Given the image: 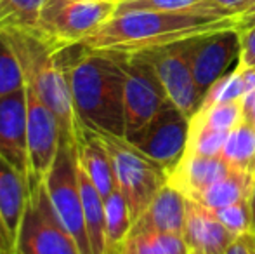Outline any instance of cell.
<instances>
[{"label": "cell", "mask_w": 255, "mask_h": 254, "mask_svg": "<svg viewBox=\"0 0 255 254\" xmlns=\"http://www.w3.org/2000/svg\"><path fill=\"white\" fill-rule=\"evenodd\" d=\"M80 126L125 138L124 54L75 44L61 49Z\"/></svg>", "instance_id": "cell-1"}, {"label": "cell", "mask_w": 255, "mask_h": 254, "mask_svg": "<svg viewBox=\"0 0 255 254\" xmlns=\"http://www.w3.org/2000/svg\"><path fill=\"white\" fill-rule=\"evenodd\" d=\"M233 26L236 17L128 10L115 14L80 44L91 51L135 54Z\"/></svg>", "instance_id": "cell-2"}, {"label": "cell", "mask_w": 255, "mask_h": 254, "mask_svg": "<svg viewBox=\"0 0 255 254\" xmlns=\"http://www.w3.org/2000/svg\"><path fill=\"white\" fill-rule=\"evenodd\" d=\"M16 51L23 68L26 87L31 89L44 105L56 115L63 136L78 143L82 126L73 106L70 78L61 49L37 33L28 31H0Z\"/></svg>", "instance_id": "cell-3"}, {"label": "cell", "mask_w": 255, "mask_h": 254, "mask_svg": "<svg viewBox=\"0 0 255 254\" xmlns=\"http://www.w3.org/2000/svg\"><path fill=\"white\" fill-rule=\"evenodd\" d=\"M113 162L117 188L127 200L132 221H135L151 204L158 192L168 183V171L125 138L101 134Z\"/></svg>", "instance_id": "cell-4"}, {"label": "cell", "mask_w": 255, "mask_h": 254, "mask_svg": "<svg viewBox=\"0 0 255 254\" xmlns=\"http://www.w3.org/2000/svg\"><path fill=\"white\" fill-rule=\"evenodd\" d=\"M44 187L57 220L75 239L80 253L92 254L78 185V143L64 136L61 138L59 152Z\"/></svg>", "instance_id": "cell-5"}, {"label": "cell", "mask_w": 255, "mask_h": 254, "mask_svg": "<svg viewBox=\"0 0 255 254\" xmlns=\"http://www.w3.org/2000/svg\"><path fill=\"white\" fill-rule=\"evenodd\" d=\"M117 3L118 2L45 0L35 33L51 42L57 49L80 44L115 16Z\"/></svg>", "instance_id": "cell-6"}, {"label": "cell", "mask_w": 255, "mask_h": 254, "mask_svg": "<svg viewBox=\"0 0 255 254\" xmlns=\"http://www.w3.org/2000/svg\"><path fill=\"white\" fill-rule=\"evenodd\" d=\"M12 254H82L71 234L57 220L44 185L31 190Z\"/></svg>", "instance_id": "cell-7"}, {"label": "cell", "mask_w": 255, "mask_h": 254, "mask_svg": "<svg viewBox=\"0 0 255 254\" xmlns=\"http://www.w3.org/2000/svg\"><path fill=\"white\" fill-rule=\"evenodd\" d=\"M125 64V138L139 131L172 103L156 70L141 52L124 54Z\"/></svg>", "instance_id": "cell-8"}, {"label": "cell", "mask_w": 255, "mask_h": 254, "mask_svg": "<svg viewBox=\"0 0 255 254\" xmlns=\"http://www.w3.org/2000/svg\"><path fill=\"white\" fill-rule=\"evenodd\" d=\"M193 38L141 52L151 61L172 103L189 119L198 112L203 101V96L196 87L195 77H193Z\"/></svg>", "instance_id": "cell-9"}, {"label": "cell", "mask_w": 255, "mask_h": 254, "mask_svg": "<svg viewBox=\"0 0 255 254\" xmlns=\"http://www.w3.org/2000/svg\"><path fill=\"white\" fill-rule=\"evenodd\" d=\"M189 126L191 119L186 117L174 103H170L146 126L128 134L125 139L170 173L186 153Z\"/></svg>", "instance_id": "cell-10"}, {"label": "cell", "mask_w": 255, "mask_h": 254, "mask_svg": "<svg viewBox=\"0 0 255 254\" xmlns=\"http://www.w3.org/2000/svg\"><path fill=\"white\" fill-rule=\"evenodd\" d=\"M28 98V185L30 192L44 185L61 146L63 131L56 115L31 89Z\"/></svg>", "instance_id": "cell-11"}, {"label": "cell", "mask_w": 255, "mask_h": 254, "mask_svg": "<svg viewBox=\"0 0 255 254\" xmlns=\"http://www.w3.org/2000/svg\"><path fill=\"white\" fill-rule=\"evenodd\" d=\"M240 52H242V40L236 26L193 38V77L203 98L215 82L231 71L233 63L240 61Z\"/></svg>", "instance_id": "cell-12"}, {"label": "cell", "mask_w": 255, "mask_h": 254, "mask_svg": "<svg viewBox=\"0 0 255 254\" xmlns=\"http://www.w3.org/2000/svg\"><path fill=\"white\" fill-rule=\"evenodd\" d=\"M28 98L21 91L0 98V157L28 180Z\"/></svg>", "instance_id": "cell-13"}, {"label": "cell", "mask_w": 255, "mask_h": 254, "mask_svg": "<svg viewBox=\"0 0 255 254\" xmlns=\"http://www.w3.org/2000/svg\"><path fill=\"white\" fill-rule=\"evenodd\" d=\"M182 237L191 253L200 254H224L238 239L212 214L210 209L189 199Z\"/></svg>", "instance_id": "cell-14"}, {"label": "cell", "mask_w": 255, "mask_h": 254, "mask_svg": "<svg viewBox=\"0 0 255 254\" xmlns=\"http://www.w3.org/2000/svg\"><path fill=\"white\" fill-rule=\"evenodd\" d=\"M186 213H188V197L167 183L154 195L144 213L132 223V230L128 235L146 234V232L182 235Z\"/></svg>", "instance_id": "cell-15"}, {"label": "cell", "mask_w": 255, "mask_h": 254, "mask_svg": "<svg viewBox=\"0 0 255 254\" xmlns=\"http://www.w3.org/2000/svg\"><path fill=\"white\" fill-rule=\"evenodd\" d=\"M231 167L222 157H205L184 153L179 164L168 173V185L175 187L188 199L195 200L205 190L229 174Z\"/></svg>", "instance_id": "cell-16"}, {"label": "cell", "mask_w": 255, "mask_h": 254, "mask_svg": "<svg viewBox=\"0 0 255 254\" xmlns=\"http://www.w3.org/2000/svg\"><path fill=\"white\" fill-rule=\"evenodd\" d=\"M30 195L31 192L26 176L9 160L0 157V220L9 234L12 248Z\"/></svg>", "instance_id": "cell-17"}, {"label": "cell", "mask_w": 255, "mask_h": 254, "mask_svg": "<svg viewBox=\"0 0 255 254\" xmlns=\"http://www.w3.org/2000/svg\"><path fill=\"white\" fill-rule=\"evenodd\" d=\"M78 162L104 199L117 190L113 162L103 138L84 126L78 138Z\"/></svg>", "instance_id": "cell-18"}, {"label": "cell", "mask_w": 255, "mask_h": 254, "mask_svg": "<svg viewBox=\"0 0 255 254\" xmlns=\"http://www.w3.org/2000/svg\"><path fill=\"white\" fill-rule=\"evenodd\" d=\"M78 185H80L82 206H84L87 235L92 254H106V214H104V197L99 193L91 178L85 174L78 162Z\"/></svg>", "instance_id": "cell-19"}, {"label": "cell", "mask_w": 255, "mask_h": 254, "mask_svg": "<svg viewBox=\"0 0 255 254\" xmlns=\"http://www.w3.org/2000/svg\"><path fill=\"white\" fill-rule=\"evenodd\" d=\"M252 187H254L252 174H245V173H240V171L231 169L229 174H226L222 180H219L208 190H205L202 195L196 197L195 202L202 204L203 207L214 211L219 209V207L229 206V204L250 200Z\"/></svg>", "instance_id": "cell-20"}, {"label": "cell", "mask_w": 255, "mask_h": 254, "mask_svg": "<svg viewBox=\"0 0 255 254\" xmlns=\"http://www.w3.org/2000/svg\"><path fill=\"white\" fill-rule=\"evenodd\" d=\"M221 157L233 171L255 176V127L242 120L229 132Z\"/></svg>", "instance_id": "cell-21"}, {"label": "cell", "mask_w": 255, "mask_h": 254, "mask_svg": "<svg viewBox=\"0 0 255 254\" xmlns=\"http://www.w3.org/2000/svg\"><path fill=\"white\" fill-rule=\"evenodd\" d=\"M128 10H156V12H179V14L231 17L214 0H120L117 3L115 14L128 12Z\"/></svg>", "instance_id": "cell-22"}, {"label": "cell", "mask_w": 255, "mask_h": 254, "mask_svg": "<svg viewBox=\"0 0 255 254\" xmlns=\"http://www.w3.org/2000/svg\"><path fill=\"white\" fill-rule=\"evenodd\" d=\"M104 214H106V254H120L134 221L127 200L118 188L104 199Z\"/></svg>", "instance_id": "cell-23"}, {"label": "cell", "mask_w": 255, "mask_h": 254, "mask_svg": "<svg viewBox=\"0 0 255 254\" xmlns=\"http://www.w3.org/2000/svg\"><path fill=\"white\" fill-rule=\"evenodd\" d=\"M191 249L179 234L146 232L128 235L120 254H189Z\"/></svg>", "instance_id": "cell-24"}, {"label": "cell", "mask_w": 255, "mask_h": 254, "mask_svg": "<svg viewBox=\"0 0 255 254\" xmlns=\"http://www.w3.org/2000/svg\"><path fill=\"white\" fill-rule=\"evenodd\" d=\"M45 0H0V31H37Z\"/></svg>", "instance_id": "cell-25"}, {"label": "cell", "mask_w": 255, "mask_h": 254, "mask_svg": "<svg viewBox=\"0 0 255 254\" xmlns=\"http://www.w3.org/2000/svg\"><path fill=\"white\" fill-rule=\"evenodd\" d=\"M191 120H196L203 126L215 129V131L231 132L243 120V101L203 106L191 117Z\"/></svg>", "instance_id": "cell-26"}, {"label": "cell", "mask_w": 255, "mask_h": 254, "mask_svg": "<svg viewBox=\"0 0 255 254\" xmlns=\"http://www.w3.org/2000/svg\"><path fill=\"white\" fill-rule=\"evenodd\" d=\"M228 136V131H215V129L203 126V124L196 122V120H191L186 153L205 157H221Z\"/></svg>", "instance_id": "cell-27"}, {"label": "cell", "mask_w": 255, "mask_h": 254, "mask_svg": "<svg viewBox=\"0 0 255 254\" xmlns=\"http://www.w3.org/2000/svg\"><path fill=\"white\" fill-rule=\"evenodd\" d=\"M24 85L26 82H24L19 58L5 35L0 33V98L21 91L24 89Z\"/></svg>", "instance_id": "cell-28"}, {"label": "cell", "mask_w": 255, "mask_h": 254, "mask_svg": "<svg viewBox=\"0 0 255 254\" xmlns=\"http://www.w3.org/2000/svg\"><path fill=\"white\" fill-rule=\"evenodd\" d=\"M247 96L245 85H243L242 75H240L238 68L231 70L228 75L217 80L208 92L205 94L202 106H210V105H219V103H233V101H243V98Z\"/></svg>", "instance_id": "cell-29"}, {"label": "cell", "mask_w": 255, "mask_h": 254, "mask_svg": "<svg viewBox=\"0 0 255 254\" xmlns=\"http://www.w3.org/2000/svg\"><path fill=\"white\" fill-rule=\"evenodd\" d=\"M212 214H214L229 232H233L236 237H242V235L252 232V211H250L249 200L219 207V209L212 211Z\"/></svg>", "instance_id": "cell-30"}, {"label": "cell", "mask_w": 255, "mask_h": 254, "mask_svg": "<svg viewBox=\"0 0 255 254\" xmlns=\"http://www.w3.org/2000/svg\"><path fill=\"white\" fill-rule=\"evenodd\" d=\"M240 40H242V52H240L238 66H255V26L240 31Z\"/></svg>", "instance_id": "cell-31"}, {"label": "cell", "mask_w": 255, "mask_h": 254, "mask_svg": "<svg viewBox=\"0 0 255 254\" xmlns=\"http://www.w3.org/2000/svg\"><path fill=\"white\" fill-rule=\"evenodd\" d=\"M228 16L238 17L240 14H243L250 7L252 0H214Z\"/></svg>", "instance_id": "cell-32"}, {"label": "cell", "mask_w": 255, "mask_h": 254, "mask_svg": "<svg viewBox=\"0 0 255 254\" xmlns=\"http://www.w3.org/2000/svg\"><path fill=\"white\" fill-rule=\"evenodd\" d=\"M254 26H255V0H252V3H250V7L245 12L236 17V30L238 31H245Z\"/></svg>", "instance_id": "cell-33"}, {"label": "cell", "mask_w": 255, "mask_h": 254, "mask_svg": "<svg viewBox=\"0 0 255 254\" xmlns=\"http://www.w3.org/2000/svg\"><path fill=\"white\" fill-rule=\"evenodd\" d=\"M243 120L255 127V92H250L243 98Z\"/></svg>", "instance_id": "cell-34"}, {"label": "cell", "mask_w": 255, "mask_h": 254, "mask_svg": "<svg viewBox=\"0 0 255 254\" xmlns=\"http://www.w3.org/2000/svg\"><path fill=\"white\" fill-rule=\"evenodd\" d=\"M236 68H238L240 75H242V80H243V85H245L247 94L255 92V66L242 68V66H238V64H236Z\"/></svg>", "instance_id": "cell-35"}, {"label": "cell", "mask_w": 255, "mask_h": 254, "mask_svg": "<svg viewBox=\"0 0 255 254\" xmlns=\"http://www.w3.org/2000/svg\"><path fill=\"white\" fill-rule=\"evenodd\" d=\"M224 254H252V253H250V248H249V244H247L245 237L242 235V237H238L231 246H229L228 251Z\"/></svg>", "instance_id": "cell-36"}, {"label": "cell", "mask_w": 255, "mask_h": 254, "mask_svg": "<svg viewBox=\"0 0 255 254\" xmlns=\"http://www.w3.org/2000/svg\"><path fill=\"white\" fill-rule=\"evenodd\" d=\"M0 249H2L5 254H12L14 248H12V242H10V237L7 234L5 227H3L2 220H0Z\"/></svg>", "instance_id": "cell-37"}, {"label": "cell", "mask_w": 255, "mask_h": 254, "mask_svg": "<svg viewBox=\"0 0 255 254\" xmlns=\"http://www.w3.org/2000/svg\"><path fill=\"white\" fill-rule=\"evenodd\" d=\"M250 211H252V232H255V176H254V187H252V195H250Z\"/></svg>", "instance_id": "cell-38"}, {"label": "cell", "mask_w": 255, "mask_h": 254, "mask_svg": "<svg viewBox=\"0 0 255 254\" xmlns=\"http://www.w3.org/2000/svg\"><path fill=\"white\" fill-rule=\"evenodd\" d=\"M243 237H245L247 244H249L250 253L255 254V232H249V234H245V235H243Z\"/></svg>", "instance_id": "cell-39"}, {"label": "cell", "mask_w": 255, "mask_h": 254, "mask_svg": "<svg viewBox=\"0 0 255 254\" xmlns=\"http://www.w3.org/2000/svg\"><path fill=\"white\" fill-rule=\"evenodd\" d=\"M87 2H118V0H87Z\"/></svg>", "instance_id": "cell-40"}, {"label": "cell", "mask_w": 255, "mask_h": 254, "mask_svg": "<svg viewBox=\"0 0 255 254\" xmlns=\"http://www.w3.org/2000/svg\"><path fill=\"white\" fill-rule=\"evenodd\" d=\"M0 254H5V253H3V251H2V249H0Z\"/></svg>", "instance_id": "cell-41"}, {"label": "cell", "mask_w": 255, "mask_h": 254, "mask_svg": "<svg viewBox=\"0 0 255 254\" xmlns=\"http://www.w3.org/2000/svg\"><path fill=\"white\" fill-rule=\"evenodd\" d=\"M189 254H200V253H189Z\"/></svg>", "instance_id": "cell-42"}, {"label": "cell", "mask_w": 255, "mask_h": 254, "mask_svg": "<svg viewBox=\"0 0 255 254\" xmlns=\"http://www.w3.org/2000/svg\"><path fill=\"white\" fill-rule=\"evenodd\" d=\"M118 2H120V0H118Z\"/></svg>", "instance_id": "cell-43"}]
</instances>
